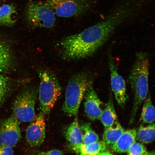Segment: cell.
I'll return each mask as SVG.
<instances>
[{
    "instance_id": "cell-22",
    "label": "cell",
    "mask_w": 155,
    "mask_h": 155,
    "mask_svg": "<svg viewBox=\"0 0 155 155\" xmlns=\"http://www.w3.org/2000/svg\"><path fill=\"white\" fill-rule=\"evenodd\" d=\"M11 83L8 77L0 73V105L8 94Z\"/></svg>"
},
{
    "instance_id": "cell-16",
    "label": "cell",
    "mask_w": 155,
    "mask_h": 155,
    "mask_svg": "<svg viewBox=\"0 0 155 155\" xmlns=\"http://www.w3.org/2000/svg\"><path fill=\"white\" fill-rule=\"evenodd\" d=\"M105 128L103 135V139L106 145L110 147L115 144L124 131L117 121L111 127Z\"/></svg>"
},
{
    "instance_id": "cell-20",
    "label": "cell",
    "mask_w": 155,
    "mask_h": 155,
    "mask_svg": "<svg viewBox=\"0 0 155 155\" xmlns=\"http://www.w3.org/2000/svg\"><path fill=\"white\" fill-rule=\"evenodd\" d=\"M106 145L103 141L81 145L80 155H97L105 150Z\"/></svg>"
},
{
    "instance_id": "cell-12",
    "label": "cell",
    "mask_w": 155,
    "mask_h": 155,
    "mask_svg": "<svg viewBox=\"0 0 155 155\" xmlns=\"http://www.w3.org/2000/svg\"><path fill=\"white\" fill-rule=\"evenodd\" d=\"M64 135L68 143L71 150L77 153H80L83 144L82 131L78 120L75 119L64 131Z\"/></svg>"
},
{
    "instance_id": "cell-18",
    "label": "cell",
    "mask_w": 155,
    "mask_h": 155,
    "mask_svg": "<svg viewBox=\"0 0 155 155\" xmlns=\"http://www.w3.org/2000/svg\"><path fill=\"white\" fill-rule=\"evenodd\" d=\"M144 102L140 121L144 123L153 124L155 119V108L152 104L150 93Z\"/></svg>"
},
{
    "instance_id": "cell-17",
    "label": "cell",
    "mask_w": 155,
    "mask_h": 155,
    "mask_svg": "<svg viewBox=\"0 0 155 155\" xmlns=\"http://www.w3.org/2000/svg\"><path fill=\"white\" fill-rule=\"evenodd\" d=\"M100 120L105 128L111 127L117 121V114L111 96L110 97L106 108L102 112Z\"/></svg>"
},
{
    "instance_id": "cell-6",
    "label": "cell",
    "mask_w": 155,
    "mask_h": 155,
    "mask_svg": "<svg viewBox=\"0 0 155 155\" xmlns=\"http://www.w3.org/2000/svg\"><path fill=\"white\" fill-rule=\"evenodd\" d=\"M36 98V91L28 86L25 87L17 95L12 109L13 115L19 121L28 123L34 119Z\"/></svg>"
},
{
    "instance_id": "cell-1",
    "label": "cell",
    "mask_w": 155,
    "mask_h": 155,
    "mask_svg": "<svg viewBox=\"0 0 155 155\" xmlns=\"http://www.w3.org/2000/svg\"><path fill=\"white\" fill-rule=\"evenodd\" d=\"M141 6L139 0H127L104 20L79 33L64 38L60 42L65 59L77 60L91 57L109 39L116 29L136 14Z\"/></svg>"
},
{
    "instance_id": "cell-14",
    "label": "cell",
    "mask_w": 155,
    "mask_h": 155,
    "mask_svg": "<svg viewBox=\"0 0 155 155\" xmlns=\"http://www.w3.org/2000/svg\"><path fill=\"white\" fill-rule=\"evenodd\" d=\"M13 64L12 52L8 44L0 38V73L8 72Z\"/></svg>"
},
{
    "instance_id": "cell-28",
    "label": "cell",
    "mask_w": 155,
    "mask_h": 155,
    "mask_svg": "<svg viewBox=\"0 0 155 155\" xmlns=\"http://www.w3.org/2000/svg\"><path fill=\"white\" fill-rule=\"evenodd\" d=\"M0 1H1V0H0ZM1 6L2 5L1 4H0V8H1Z\"/></svg>"
},
{
    "instance_id": "cell-8",
    "label": "cell",
    "mask_w": 155,
    "mask_h": 155,
    "mask_svg": "<svg viewBox=\"0 0 155 155\" xmlns=\"http://www.w3.org/2000/svg\"><path fill=\"white\" fill-rule=\"evenodd\" d=\"M22 137L19 121L13 115L3 121L0 125V144L14 147Z\"/></svg>"
},
{
    "instance_id": "cell-11",
    "label": "cell",
    "mask_w": 155,
    "mask_h": 155,
    "mask_svg": "<svg viewBox=\"0 0 155 155\" xmlns=\"http://www.w3.org/2000/svg\"><path fill=\"white\" fill-rule=\"evenodd\" d=\"M84 98L85 111L89 119L92 121L100 120L104 103L95 91L92 81L87 87Z\"/></svg>"
},
{
    "instance_id": "cell-24",
    "label": "cell",
    "mask_w": 155,
    "mask_h": 155,
    "mask_svg": "<svg viewBox=\"0 0 155 155\" xmlns=\"http://www.w3.org/2000/svg\"><path fill=\"white\" fill-rule=\"evenodd\" d=\"M35 155H63L61 150H51L48 151H37Z\"/></svg>"
},
{
    "instance_id": "cell-3",
    "label": "cell",
    "mask_w": 155,
    "mask_h": 155,
    "mask_svg": "<svg viewBox=\"0 0 155 155\" xmlns=\"http://www.w3.org/2000/svg\"><path fill=\"white\" fill-rule=\"evenodd\" d=\"M92 81L90 74L87 71L75 74L70 79L62 108L63 112L67 116L77 115L87 87Z\"/></svg>"
},
{
    "instance_id": "cell-19",
    "label": "cell",
    "mask_w": 155,
    "mask_h": 155,
    "mask_svg": "<svg viewBox=\"0 0 155 155\" xmlns=\"http://www.w3.org/2000/svg\"><path fill=\"white\" fill-rule=\"evenodd\" d=\"M155 124H151L146 127L141 125L137 133V138L140 142L150 143L155 140Z\"/></svg>"
},
{
    "instance_id": "cell-4",
    "label": "cell",
    "mask_w": 155,
    "mask_h": 155,
    "mask_svg": "<svg viewBox=\"0 0 155 155\" xmlns=\"http://www.w3.org/2000/svg\"><path fill=\"white\" fill-rule=\"evenodd\" d=\"M40 80L39 101L41 114L47 115L53 108L61 95L62 88L54 74L47 70H42L38 74Z\"/></svg>"
},
{
    "instance_id": "cell-7",
    "label": "cell",
    "mask_w": 155,
    "mask_h": 155,
    "mask_svg": "<svg viewBox=\"0 0 155 155\" xmlns=\"http://www.w3.org/2000/svg\"><path fill=\"white\" fill-rule=\"evenodd\" d=\"M46 3L58 16L64 18L79 16L92 8L91 0H46Z\"/></svg>"
},
{
    "instance_id": "cell-26",
    "label": "cell",
    "mask_w": 155,
    "mask_h": 155,
    "mask_svg": "<svg viewBox=\"0 0 155 155\" xmlns=\"http://www.w3.org/2000/svg\"><path fill=\"white\" fill-rule=\"evenodd\" d=\"M97 155H113L111 153L108 151H104L103 152H101L99 154Z\"/></svg>"
},
{
    "instance_id": "cell-25",
    "label": "cell",
    "mask_w": 155,
    "mask_h": 155,
    "mask_svg": "<svg viewBox=\"0 0 155 155\" xmlns=\"http://www.w3.org/2000/svg\"><path fill=\"white\" fill-rule=\"evenodd\" d=\"M0 155H14L12 148L0 144Z\"/></svg>"
},
{
    "instance_id": "cell-15",
    "label": "cell",
    "mask_w": 155,
    "mask_h": 155,
    "mask_svg": "<svg viewBox=\"0 0 155 155\" xmlns=\"http://www.w3.org/2000/svg\"><path fill=\"white\" fill-rule=\"evenodd\" d=\"M16 7L12 4H5L0 8V26L11 27L16 22Z\"/></svg>"
},
{
    "instance_id": "cell-10",
    "label": "cell",
    "mask_w": 155,
    "mask_h": 155,
    "mask_svg": "<svg viewBox=\"0 0 155 155\" xmlns=\"http://www.w3.org/2000/svg\"><path fill=\"white\" fill-rule=\"evenodd\" d=\"M45 122L41 114L35 116L27 128L26 137L27 142L31 147H39L45 138Z\"/></svg>"
},
{
    "instance_id": "cell-23",
    "label": "cell",
    "mask_w": 155,
    "mask_h": 155,
    "mask_svg": "<svg viewBox=\"0 0 155 155\" xmlns=\"http://www.w3.org/2000/svg\"><path fill=\"white\" fill-rule=\"evenodd\" d=\"M147 152L146 149L144 145L135 141L127 152L129 155H138Z\"/></svg>"
},
{
    "instance_id": "cell-27",
    "label": "cell",
    "mask_w": 155,
    "mask_h": 155,
    "mask_svg": "<svg viewBox=\"0 0 155 155\" xmlns=\"http://www.w3.org/2000/svg\"><path fill=\"white\" fill-rule=\"evenodd\" d=\"M155 155L154 152H147L144 153L138 154V155Z\"/></svg>"
},
{
    "instance_id": "cell-21",
    "label": "cell",
    "mask_w": 155,
    "mask_h": 155,
    "mask_svg": "<svg viewBox=\"0 0 155 155\" xmlns=\"http://www.w3.org/2000/svg\"><path fill=\"white\" fill-rule=\"evenodd\" d=\"M79 126L82 133L83 144H90L99 140L98 135L92 129L90 123H83Z\"/></svg>"
},
{
    "instance_id": "cell-9",
    "label": "cell",
    "mask_w": 155,
    "mask_h": 155,
    "mask_svg": "<svg viewBox=\"0 0 155 155\" xmlns=\"http://www.w3.org/2000/svg\"><path fill=\"white\" fill-rule=\"evenodd\" d=\"M108 65L111 76V84L116 101L121 107L125 105L128 99L124 79L118 72L111 54L108 57Z\"/></svg>"
},
{
    "instance_id": "cell-2",
    "label": "cell",
    "mask_w": 155,
    "mask_h": 155,
    "mask_svg": "<svg viewBox=\"0 0 155 155\" xmlns=\"http://www.w3.org/2000/svg\"><path fill=\"white\" fill-rule=\"evenodd\" d=\"M150 67L148 54L143 52L137 53L129 77V82L134 96L130 120V124L134 122L139 106L144 102L149 93Z\"/></svg>"
},
{
    "instance_id": "cell-5",
    "label": "cell",
    "mask_w": 155,
    "mask_h": 155,
    "mask_svg": "<svg viewBox=\"0 0 155 155\" xmlns=\"http://www.w3.org/2000/svg\"><path fill=\"white\" fill-rule=\"evenodd\" d=\"M25 15L27 22L34 28H51L55 24V13L46 3H29L25 9Z\"/></svg>"
},
{
    "instance_id": "cell-13",
    "label": "cell",
    "mask_w": 155,
    "mask_h": 155,
    "mask_svg": "<svg viewBox=\"0 0 155 155\" xmlns=\"http://www.w3.org/2000/svg\"><path fill=\"white\" fill-rule=\"evenodd\" d=\"M137 133L135 129L124 131L117 141L111 147L112 150L118 153L127 152L135 142Z\"/></svg>"
}]
</instances>
